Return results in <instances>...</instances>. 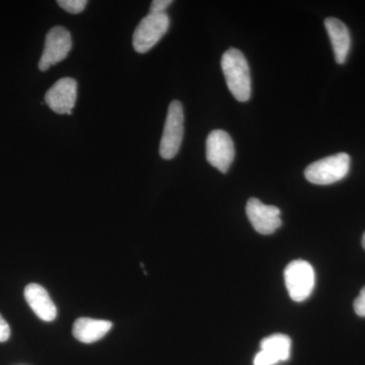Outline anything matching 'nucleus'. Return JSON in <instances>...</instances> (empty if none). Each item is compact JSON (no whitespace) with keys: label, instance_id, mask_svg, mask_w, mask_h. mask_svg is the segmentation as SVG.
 Instances as JSON below:
<instances>
[{"label":"nucleus","instance_id":"1","mask_svg":"<svg viewBox=\"0 0 365 365\" xmlns=\"http://www.w3.org/2000/svg\"><path fill=\"white\" fill-rule=\"evenodd\" d=\"M222 68L232 96L239 102L249 101L252 93L251 73L245 55L239 49L230 48L222 55Z\"/></svg>","mask_w":365,"mask_h":365},{"label":"nucleus","instance_id":"2","mask_svg":"<svg viewBox=\"0 0 365 365\" xmlns=\"http://www.w3.org/2000/svg\"><path fill=\"white\" fill-rule=\"evenodd\" d=\"M350 170V157L345 153L317 160L304 170V177L314 185H331L347 176Z\"/></svg>","mask_w":365,"mask_h":365},{"label":"nucleus","instance_id":"3","mask_svg":"<svg viewBox=\"0 0 365 365\" xmlns=\"http://www.w3.org/2000/svg\"><path fill=\"white\" fill-rule=\"evenodd\" d=\"M184 136V110L179 101H173L168 110L165 128L160 140V155L165 160H172L179 153Z\"/></svg>","mask_w":365,"mask_h":365},{"label":"nucleus","instance_id":"4","mask_svg":"<svg viewBox=\"0 0 365 365\" xmlns=\"http://www.w3.org/2000/svg\"><path fill=\"white\" fill-rule=\"evenodd\" d=\"M284 279L290 299L302 302L313 292L316 276L311 264L295 260L290 262L285 268Z\"/></svg>","mask_w":365,"mask_h":365},{"label":"nucleus","instance_id":"5","mask_svg":"<svg viewBox=\"0 0 365 365\" xmlns=\"http://www.w3.org/2000/svg\"><path fill=\"white\" fill-rule=\"evenodd\" d=\"M170 28L167 14H148L136 26L133 34V48L137 53H146L158 44Z\"/></svg>","mask_w":365,"mask_h":365},{"label":"nucleus","instance_id":"6","mask_svg":"<svg viewBox=\"0 0 365 365\" xmlns=\"http://www.w3.org/2000/svg\"><path fill=\"white\" fill-rule=\"evenodd\" d=\"M72 48L71 33L63 26H54L46 36L44 51L39 61L41 71H47L50 67L66 58Z\"/></svg>","mask_w":365,"mask_h":365},{"label":"nucleus","instance_id":"7","mask_svg":"<svg viewBox=\"0 0 365 365\" xmlns=\"http://www.w3.org/2000/svg\"><path fill=\"white\" fill-rule=\"evenodd\" d=\"M235 144L227 132L213 130L206 140V158L215 169L227 173L234 162Z\"/></svg>","mask_w":365,"mask_h":365},{"label":"nucleus","instance_id":"8","mask_svg":"<svg viewBox=\"0 0 365 365\" xmlns=\"http://www.w3.org/2000/svg\"><path fill=\"white\" fill-rule=\"evenodd\" d=\"M78 97V83L76 79L63 78L59 79L45 95L48 107L60 115H71Z\"/></svg>","mask_w":365,"mask_h":365},{"label":"nucleus","instance_id":"9","mask_svg":"<svg viewBox=\"0 0 365 365\" xmlns=\"http://www.w3.org/2000/svg\"><path fill=\"white\" fill-rule=\"evenodd\" d=\"M246 212L250 222L259 234H273L282 225L279 208L276 206L265 205L259 199H249Z\"/></svg>","mask_w":365,"mask_h":365},{"label":"nucleus","instance_id":"10","mask_svg":"<svg viewBox=\"0 0 365 365\" xmlns=\"http://www.w3.org/2000/svg\"><path fill=\"white\" fill-rule=\"evenodd\" d=\"M261 351L256 355L254 365H275L287 361L290 356L292 340L284 334H274L261 341Z\"/></svg>","mask_w":365,"mask_h":365},{"label":"nucleus","instance_id":"11","mask_svg":"<svg viewBox=\"0 0 365 365\" xmlns=\"http://www.w3.org/2000/svg\"><path fill=\"white\" fill-rule=\"evenodd\" d=\"M25 299L38 318L45 322L56 319V306L44 287L31 283L25 288Z\"/></svg>","mask_w":365,"mask_h":365},{"label":"nucleus","instance_id":"12","mask_svg":"<svg viewBox=\"0 0 365 365\" xmlns=\"http://www.w3.org/2000/svg\"><path fill=\"white\" fill-rule=\"evenodd\" d=\"M327 32L332 43L334 55L338 64L345 63L351 47V37L345 24L336 18L325 21Z\"/></svg>","mask_w":365,"mask_h":365},{"label":"nucleus","instance_id":"13","mask_svg":"<svg viewBox=\"0 0 365 365\" xmlns=\"http://www.w3.org/2000/svg\"><path fill=\"white\" fill-rule=\"evenodd\" d=\"M112 327L111 322L105 319L79 318L74 322L72 334L76 340L91 344L102 339Z\"/></svg>","mask_w":365,"mask_h":365},{"label":"nucleus","instance_id":"14","mask_svg":"<svg viewBox=\"0 0 365 365\" xmlns=\"http://www.w3.org/2000/svg\"><path fill=\"white\" fill-rule=\"evenodd\" d=\"M58 6L62 7L67 13L78 14L83 13L88 1L86 0H58Z\"/></svg>","mask_w":365,"mask_h":365},{"label":"nucleus","instance_id":"15","mask_svg":"<svg viewBox=\"0 0 365 365\" xmlns=\"http://www.w3.org/2000/svg\"><path fill=\"white\" fill-rule=\"evenodd\" d=\"M173 4L172 0H155L151 2L150 14H163L165 9Z\"/></svg>","mask_w":365,"mask_h":365},{"label":"nucleus","instance_id":"16","mask_svg":"<svg viewBox=\"0 0 365 365\" xmlns=\"http://www.w3.org/2000/svg\"><path fill=\"white\" fill-rule=\"evenodd\" d=\"M354 311L357 316L365 318V287L362 288L359 297L355 299Z\"/></svg>","mask_w":365,"mask_h":365},{"label":"nucleus","instance_id":"17","mask_svg":"<svg viewBox=\"0 0 365 365\" xmlns=\"http://www.w3.org/2000/svg\"><path fill=\"white\" fill-rule=\"evenodd\" d=\"M11 336V328L6 319L0 314V342H6Z\"/></svg>","mask_w":365,"mask_h":365},{"label":"nucleus","instance_id":"18","mask_svg":"<svg viewBox=\"0 0 365 365\" xmlns=\"http://www.w3.org/2000/svg\"><path fill=\"white\" fill-rule=\"evenodd\" d=\"M362 246H364V248L365 250V232L364 237H362Z\"/></svg>","mask_w":365,"mask_h":365}]
</instances>
